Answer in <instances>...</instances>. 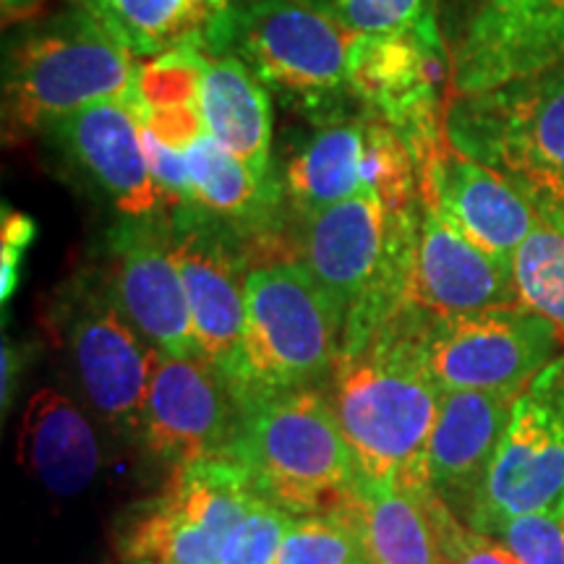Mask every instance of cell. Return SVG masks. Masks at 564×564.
<instances>
[{"label":"cell","instance_id":"obj_1","mask_svg":"<svg viewBox=\"0 0 564 564\" xmlns=\"http://www.w3.org/2000/svg\"><path fill=\"white\" fill-rule=\"evenodd\" d=\"M429 316L408 303L371 340L337 358L333 403L369 484L429 489V440L444 400L419 352Z\"/></svg>","mask_w":564,"mask_h":564},{"label":"cell","instance_id":"obj_2","mask_svg":"<svg viewBox=\"0 0 564 564\" xmlns=\"http://www.w3.org/2000/svg\"><path fill=\"white\" fill-rule=\"evenodd\" d=\"M230 455L259 499L295 518L345 510L364 481L335 403L314 387L246 403Z\"/></svg>","mask_w":564,"mask_h":564},{"label":"cell","instance_id":"obj_3","mask_svg":"<svg viewBox=\"0 0 564 564\" xmlns=\"http://www.w3.org/2000/svg\"><path fill=\"white\" fill-rule=\"evenodd\" d=\"M141 61L108 32L74 9L26 26L6 53V123L47 131L63 118L100 102H141Z\"/></svg>","mask_w":564,"mask_h":564},{"label":"cell","instance_id":"obj_4","mask_svg":"<svg viewBox=\"0 0 564 564\" xmlns=\"http://www.w3.org/2000/svg\"><path fill=\"white\" fill-rule=\"evenodd\" d=\"M345 316L301 259L257 267L246 280V324L230 387L241 403L312 390L335 371Z\"/></svg>","mask_w":564,"mask_h":564},{"label":"cell","instance_id":"obj_5","mask_svg":"<svg viewBox=\"0 0 564 564\" xmlns=\"http://www.w3.org/2000/svg\"><path fill=\"white\" fill-rule=\"evenodd\" d=\"M449 147L512 183L539 215H564V63L505 87L455 95Z\"/></svg>","mask_w":564,"mask_h":564},{"label":"cell","instance_id":"obj_6","mask_svg":"<svg viewBox=\"0 0 564 564\" xmlns=\"http://www.w3.org/2000/svg\"><path fill=\"white\" fill-rule=\"evenodd\" d=\"M352 37L316 0H236L225 53L241 58L285 108L324 123L356 102Z\"/></svg>","mask_w":564,"mask_h":564},{"label":"cell","instance_id":"obj_7","mask_svg":"<svg viewBox=\"0 0 564 564\" xmlns=\"http://www.w3.org/2000/svg\"><path fill=\"white\" fill-rule=\"evenodd\" d=\"M562 350L560 329L523 303L429 316L419 335L421 361L442 392L518 398Z\"/></svg>","mask_w":564,"mask_h":564},{"label":"cell","instance_id":"obj_8","mask_svg":"<svg viewBox=\"0 0 564 564\" xmlns=\"http://www.w3.org/2000/svg\"><path fill=\"white\" fill-rule=\"evenodd\" d=\"M528 512L564 514V350L514 398L465 525L489 535L499 523Z\"/></svg>","mask_w":564,"mask_h":564},{"label":"cell","instance_id":"obj_9","mask_svg":"<svg viewBox=\"0 0 564 564\" xmlns=\"http://www.w3.org/2000/svg\"><path fill=\"white\" fill-rule=\"evenodd\" d=\"M348 70L352 100L405 141L423 178L449 144L442 102L447 51L413 34H356Z\"/></svg>","mask_w":564,"mask_h":564},{"label":"cell","instance_id":"obj_10","mask_svg":"<svg viewBox=\"0 0 564 564\" xmlns=\"http://www.w3.org/2000/svg\"><path fill=\"white\" fill-rule=\"evenodd\" d=\"M243 403L204 358L154 352L139 429L147 449L173 470L230 453Z\"/></svg>","mask_w":564,"mask_h":564},{"label":"cell","instance_id":"obj_11","mask_svg":"<svg viewBox=\"0 0 564 564\" xmlns=\"http://www.w3.org/2000/svg\"><path fill=\"white\" fill-rule=\"evenodd\" d=\"M173 249L186 282L199 358L232 379L246 324L241 236L194 204L171 209Z\"/></svg>","mask_w":564,"mask_h":564},{"label":"cell","instance_id":"obj_12","mask_svg":"<svg viewBox=\"0 0 564 564\" xmlns=\"http://www.w3.org/2000/svg\"><path fill=\"white\" fill-rule=\"evenodd\" d=\"M108 257L105 285L137 333L167 356L199 358L171 217H123L110 236Z\"/></svg>","mask_w":564,"mask_h":564},{"label":"cell","instance_id":"obj_13","mask_svg":"<svg viewBox=\"0 0 564 564\" xmlns=\"http://www.w3.org/2000/svg\"><path fill=\"white\" fill-rule=\"evenodd\" d=\"M564 63V0H481L453 58V95H476Z\"/></svg>","mask_w":564,"mask_h":564},{"label":"cell","instance_id":"obj_14","mask_svg":"<svg viewBox=\"0 0 564 564\" xmlns=\"http://www.w3.org/2000/svg\"><path fill=\"white\" fill-rule=\"evenodd\" d=\"M66 337L89 403L112 423L139 426L154 350L116 306L108 285L76 282Z\"/></svg>","mask_w":564,"mask_h":564},{"label":"cell","instance_id":"obj_15","mask_svg":"<svg viewBox=\"0 0 564 564\" xmlns=\"http://www.w3.org/2000/svg\"><path fill=\"white\" fill-rule=\"evenodd\" d=\"M408 303L432 316L518 306L510 259L484 251L421 196Z\"/></svg>","mask_w":564,"mask_h":564},{"label":"cell","instance_id":"obj_16","mask_svg":"<svg viewBox=\"0 0 564 564\" xmlns=\"http://www.w3.org/2000/svg\"><path fill=\"white\" fill-rule=\"evenodd\" d=\"M45 133L123 217H152L165 209L141 144L139 121L126 105H91Z\"/></svg>","mask_w":564,"mask_h":564},{"label":"cell","instance_id":"obj_17","mask_svg":"<svg viewBox=\"0 0 564 564\" xmlns=\"http://www.w3.org/2000/svg\"><path fill=\"white\" fill-rule=\"evenodd\" d=\"M421 196L465 238L510 262L539 223V212L512 183L449 144L423 173Z\"/></svg>","mask_w":564,"mask_h":564},{"label":"cell","instance_id":"obj_18","mask_svg":"<svg viewBox=\"0 0 564 564\" xmlns=\"http://www.w3.org/2000/svg\"><path fill=\"white\" fill-rule=\"evenodd\" d=\"M514 398L491 392H444L429 440L426 484L463 523L481 491L494 455L510 423Z\"/></svg>","mask_w":564,"mask_h":564},{"label":"cell","instance_id":"obj_19","mask_svg":"<svg viewBox=\"0 0 564 564\" xmlns=\"http://www.w3.org/2000/svg\"><path fill=\"white\" fill-rule=\"evenodd\" d=\"M133 58H160L178 47L228 51L230 17L212 0H74Z\"/></svg>","mask_w":564,"mask_h":564},{"label":"cell","instance_id":"obj_20","mask_svg":"<svg viewBox=\"0 0 564 564\" xmlns=\"http://www.w3.org/2000/svg\"><path fill=\"white\" fill-rule=\"evenodd\" d=\"M19 463L55 497H76L100 474L102 449L74 400L40 390L21 415Z\"/></svg>","mask_w":564,"mask_h":564},{"label":"cell","instance_id":"obj_21","mask_svg":"<svg viewBox=\"0 0 564 564\" xmlns=\"http://www.w3.org/2000/svg\"><path fill=\"white\" fill-rule=\"evenodd\" d=\"M442 505L432 489L361 481L356 499L335 514L358 533L366 564H444Z\"/></svg>","mask_w":564,"mask_h":564},{"label":"cell","instance_id":"obj_22","mask_svg":"<svg viewBox=\"0 0 564 564\" xmlns=\"http://www.w3.org/2000/svg\"><path fill=\"white\" fill-rule=\"evenodd\" d=\"M199 102L209 137L253 175L278 181L272 171V95L241 58L207 55Z\"/></svg>","mask_w":564,"mask_h":564},{"label":"cell","instance_id":"obj_23","mask_svg":"<svg viewBox=\"0 0 564 564\" xmlns=\"http://www.w3.org/2000/svg\"><path fill=\"white\" fill-rule=\"evenodd\" d=\"M192 204L241 238L264 241L282 220V181H262L207 131L186 152Z\"/></svg>","mask_w":564,"mask_h":564},{"label":"cell","instance_id":"obj_24","mask_svg":"<svg viewBox=\"0 0 564 564\" xmlns=\"http://www.w3.org/2000/svg\"><path fill=\"white\" fill-rule=\"evenodd\" d=\"M364 133L366 112H345L333 121L316 123V131L293 154L282 175L285 204L295 220H308L361 192Z\"/></svg>","mask_w":564,"mask_h":564},{"label":"cell","instance_id":"obj_25","mask_svg":"<svg viewBox=\"0 0 564 564\" xmlns=\"http://www.w3.org/2000/svg\"><path fill=\"white\" fill-rule=\"evenodd\" d=\"M220 549L223 541L183 510L167 486L121 539V554L131 564H223Z\"/></svg>","mask_w":564,"mask_h":564},{"label":"cell","instance_id":"obj_26","mask_svg":"<svg viewBox=\"0 0 564 564\" xmlns=\"http://www.w3.org/2000/svg\"><path fill=\"white\" fill-rule=\"evenodd\" d=\"M518 299L564 337V215H539L512 257Z\"/></svg>","mask_w":564,"mask_h":564},{"label":"cell","instance_id":"obj_27","mask_svg":"<svg viewBox=\"0 0 564 564\" xmlns=\"http://www.w3.org/2000/svg\"><path fill=\"white\" fill-rule=\"evenodd\" d=\"M361 186L377 194L394 215H405L421 204L419 162L390 126L371 116H366Z\"/></svg>","mask_w":564,"mask_h":564},{"label":"cell","instance_id":"obj_28","mask_svg":"<svg viewBox=\"0 0 564 564\" xmlns=\"http://www.w3.org/2000/svg\"><path fill=\"white\" fill-rule=\"evenodd\" d=\"M352 34H413L444 47L436 0H316Z\"/></svg>","mask_w":564,"mask_h":564},{"label":"cell","instance_id":"obj_29","mask_svg":"<svg viewBox=\"0 0 564 564\" xmlns=\"http://www.w3.org/2000/svg\"><path fill=\"white\" fill-rule=\"evenodd\" d=\"M274 564H366V556L340 514H303L293 520Z\"/></svg>","mask_w":564,"mask_h":564},{"label":"cell","instance_id":"obj_30","mask_svg":"<svg viewBox=\"0 0 564 564\" xmlns=\"http://www.w3.org/2000/svg\"><path fill=\"white\" fill-rule=\"evenodd\" d=\"M295 514L257 499L241 523L225 535L220 549L223 564H274L282 541L291 531Z\"/></svg>","mask_w":564,"mask_h":564},{"label":"cell","instance_id":"obj_31","mask_svg":"<svg viewBox=\"0 0 564 564\" xmlns=\"http://www.w3.org/2000/svg\"><path fill=\"white\" fill-rule=\"evenodd\" d=\"M518 556L520 564H564V514L528 512L505 520L489 533Z\"/></svg>","mask_w":564,"mask_h":564},{"label":"cell","instance_id":"obj_32","mask_svg":"<svg viewBox=\"0 0 564 564\" xmlns=\"http://www.w3.org/2000/svg\"><path fill=\"white\" fill-rule=\"evenodd\" d=\"M440 539L444 564H520L497 539L470 531L447 505L440 510Z\"/></svg>","mask_w":564,"mask_h":564},{"label":"cell","instance_id":"obj_33","mask_svg":"<svg viewBox=\"0 0 564 564\" xmlns=\"http://www.w3.org/2000/svg\"><path fill=\"white\" fill-rule=\"evenodd\" d=\"M141 144H144L147 162H150L152 178L158 183L162 202L167 209L188 207L192 204V178H188L186 154L165 144L150 126L139 123Z\"/></svg>","mask_w":564,"mask_h":564},{"label":"cell","instance_id":"obj_34","mask_svg":"<svg viewBox=\"0 0 564 564\" xmlns=\"http://www.w3.org/2000/svg\"><path fill=\"white\" fill-rule=\"evenodd\" d=\"M0 301L3 308L9 306L11 295L17 293L21 262H24V253L34 243L37 236V225L30 215L24 212L11 209L9 204L3 207V225H0Z\"/></svg>","mask_w":564,"mask_h":564},{"label":"cell","instance_id":"obj_35","mask_svg":"<svg viewBox=\"0 0 564 564\" xmlns=\"http://www.w3.org/2000/svg\"><path fill=\"white\" fill-rule=\"evenodd\" d=\"M21 358H24V352L19 350V345L3 340V411L9 408L11 394L17 390L21 377Z\"/></svg>","mask_w":564,"mask_h":564},{"label":"cell","instance_id":"obj_36","mask_svg":"<svg viewBox=\"0 0 564 564\" xmlns=\"http://www.w3.org/2000/svg\"><path fill=\"white\" fill-rule=\"evenodd\" d=\"M42 0H0V9H3L6 21H24L32 19L40 11Z\"/></svg>","mask_w":564,"mask_h":564}]
</instances>
